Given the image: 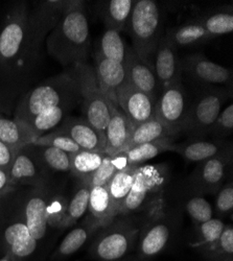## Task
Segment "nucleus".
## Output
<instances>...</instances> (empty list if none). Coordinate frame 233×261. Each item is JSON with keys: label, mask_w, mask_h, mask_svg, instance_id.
I'll list each match as a JSON object with an SVG mask.
<instances>
[{"label": "nucleus", "mask_w": 233, "mask_h": 261, "mask_svg": "<svg viewBox=\"0 0 233 261\" xmlns=\"http://www.w3.org/2000/svg\"><path fill=\"white\" fill-rule=\"evenodd\" d=\"M84 2L71 4L56 29L46 38L49 56L63 66L87 63L91 49V37Z\"/></svg>", "instance_id": "nucleus-1"}, {"label": "nucleus", "mask_w": 233, "mask_h": 261, "mask_svg": "<svg viewBox=\"0 0 233 261\" xmlns=\"http://www.w3.org/2000/svg\"><path fill=\"white\" fill-rule=\"evenodd\" d=\"M77 103H81L80 87L69 70L44 81L29 91L18 102L14 118L25 122L45 109L56 106L75 107Z\"/></svg>", "instance_id": "nucleus-2"}, {"label": "nucleus", "mask_w": 233, "mask_h": 261, "mask_svg": "<svg viewBox=\"0 0 233 261\" xmlns=\"http://www.w3.org/2000/svg\"><path fill=\"white\" fill-rule=\"evenodd\" d=\"M125 32L133 42V50L152 64L160 39L163 37V13L153 0H137Z\"/></svg>", "instance_id": "nucleus-3"}, {"label": "nucleus", "mask_w": 233, "mask_h": 261, "mask_svg": "<svg viewBox=\"0 0 233 261\" xmlns=\"http://www.w3.org/2000/svg\"><path fill=\"white\" fill-rule=\"evenodd\" d=\"M70 70L79 83L83 118L98 133L105 135L106 126L109 122L114 103L98 89L94 68L89 64H76Z\"/></svg>", "instance_id": "nucleus-4"}, {"label": "nucleus", "mask_w": 233, "mask_h": 261, "mask_svg": "<svg viewBox=\"0 0 233 261\" xmlns=\"http://www.w3.org/2000/svg\"><path fill=\"white\" fill-rule=\"evenodd\" d=\"M28 8L16 5L4 22L0 32V66L10 68L32 53L28 33Z\"/></svg>", "instance_id": "nucleus-5"}, {"label": "nucleus", "mask_w": 233, "mask_h": 261, "mask_svg": "<svg viewBox=\"0 0 233 261\" xmlns=\"http://www.w3.org/2000/svg\"><path fill=\"white\" fill-rule=\"evenodd\" d=\"M230 96L231 89L226 87L207 88L187 108L182 132L188 133L193 138L208 135L222 111L223 105Z\"/></svg>", "instance_id": "nucleus-6"}, {"label": "nucleus", "mask_w": 233, "mask_h": 261, "mask_svg": "<svg viewBox=\"0 0 233 261\" xmlns=\"http://www.w3.org/2000/svg\"><path fill=\"white\" fill-rule=\"evenodd\" d=\"M101 229L89 249L90 256L98 261H121L133 250L140 232L133 224L116 220Z\"/></svg>", "instance_id": "nucleus-7"}, {"label": "nucleus", "mask_w": 233, "mask_h": 261, "mask_svg": "<svg viewBox=\"0 0 233 261\" xmlns=\"http://www.w3.org/2000/svg\"><path fill=\"white\" fill-rule=\"evenodd\" d=\"M163 183L164 177L157 166H138L132 188L120 207L119 215L137 213L145 206H150L152 209L162 201L158 195L162 190Z\"/></svg>", "instance_id": "nucleus-8"}, {"label": "nucleus", "mask_w": 233, "mask_h": 261, "mask_svg": "<svg viewBox=\"0 0 233 261\" xmlns=\"http://www.w3.org/2000/svg\"><path fill=\"white\" fill-rule=\"evenodd\" d=\"M71 0H45L28 12V33L32 54H37L42 43L56 29L69 8Z\"/></svg>", "instance_id": "nucleus-9"}, {"label": "nucleus", "mask_w": 233, "mask_h": 261, "mask_svg": "<svg viewBox=\"0 0 233 261\" xmlns=\"http://www.w3.org/2000/svg\"><path fill=\"white\" fill-rule=\"evenodd\" d=\"M171 238V228L162 211V201L151 209L150 220L143 226L138 236L137 257L146 261L159 255Z\"/></svg>", "instance_id": "nucleus-10"}, {"label": "nucleus", "mask_w": 233, "mask_h": 261, "mask_svg": "<svg viewBox=\"0 0 233 261\" xmlns=\"http://www.w3.org/2000/svg\"><path fill=\"white\" fill-rule=\"evenodd\" d=\"M187 111V97L181 83L161 91L155 106V118L177 136L183 130Z\"/></svg>", "instance_id": "nucleus-11"}, {"label": "nucleus", "mask_w": 233, "mask_h": 261, "mask_svg": "<svg viewBox=\"0 0 233 261\" xmlns=\"http://www.w3.org/2000/svg\"><path fill=\"white\" fill-rule=\"evenodd\" d=\"M232 163V146L219 155L200 162L192 177L195 188L201 193H217L225 184Z\"/></svg>", "instance_id": "nucleus-12"}, {"label": "nucleus", "mask_w": 233, "mask_h": 261, "mask_svg": "<svg viewBox=\"0 0 233 261\" xmlns=\"http://www.w3.org/2000/svg\"><path fill=\"white\" fill-rule=\"evenodd\" d=\"M182 72L198 84L203 86L219 87L223 86L231 89L232 87V71L229 68L208 60L202 54L188 56L181 61Z\"/></svg>", "instance_id": "nucleus-13"}, {"label": "nucleus", "mask_w": 233, "mask_h": 261, "mask_svg": "<svg viewBox=\"0 0 233 261\" xmlns=\"http://www.w3.org/2000/svg\"><path fill=\"white\" fill-rule=\"evenodd\" d=\"M157 99L138 89L130 83L117 93V106L135 126L155 118Z\"/></svg>", "instance_id": "nucleus-14"}, {"label": "nucleus", "mask_w": 233, "mask_h": 261, "mask_svg": "<svg viewBox=\"0 0 233 261\" xmlns=\"http://www.w3.org/2000/svg\"><path fill=\"white\" fill-rule=\"evenodd\" d=\"M152 65L161 91L169 86L181 83V60L178 57L177 49L164 35L156 47Z\"/></svg>", "instance_id": "nucleus-15"}, {"label": "nucleus", "mask_w": 233, "mask_h": 261, "mask_svg": "<svg viewBox=\"0 0 233 261\" xmlns=\"http://www.w3.org/2000/svg\"><path fill=\"white\" fill-rule=\"evenodd\" d=\"M95 79L98 89L117 106V93L129 83L128 71L124 65L105 59L98 54L95 58ZM118 107V106H117Z\"/></svg>", "instance_id": "nucleus-16"}, {"label": "nucleus", "mask_w": 233, "mask_h": 261, "mask_svg": "<svg viewBox=\"0 0 233 261\" xmlns=\"http://www.w3.org/2000/svg\"><path fill=\"white\" fill-rule=\"evenodd\" d=\"M48 194L43 188H36L25 201L23 216L32 236L39 243L46 235L48 229Z\"/></svg>", "instance_id": "nucleus-17"}, {"label": "nucleus", "mask_w": 233, "mask_h": 261, "mask_svg": "<svg viewBox=\"0 0 233 261\" xmlns=\"http://www.w3.org/2000/svg\"><path fill=\"white\" fill-rule=\"evenodd\" d=\"M55 130L61 134L67 135L80 146L81 149L103 151L105 153V135L98 133L84 118L66 117Z\"/></svg>", "instance_id": "nucleus-18"}, {"label": "nucleus", "mask_w": 233, "mask_h": 261, "mask_svg": "<svg viewBox=\"0 0 233 261\" xmlns=\"http://www.w3.org/2000/svg\"><path fill=\"white\" fill-rule=\"evenodd\" d=\"M134 125L120 110L119 107L113 105L109 122L105 130V153L110 156L123 153L128 147Z\"/></svg>", "instance_id": "nucleus-19"}, {"label": "nucleus", "mask_w": 233, "mask_h": 261, "mask_svg": "<svg viewBox=\"0 0 233 261\" xmlns=\"http://www.w3.org/2000/svg\"><path fill=\"white\" fill-rule=\"evenodd\" d=\"M4 242L6 254L15 261H25L37 250L38 242L32 236L27 224L22 220H16L5 230Z\"/></svg>", "instance_id": "nucleus-20"}, {"label": "nucleus", "mask_w": 233, "mask_h": 261, "mask_svg": "<svg viewBox=\"0 0 233 261\" xmlns=\"http://www.w3.org/2000/svg\"><path fill=\"white\" fill-rule=\"evenodd\" d=\"M87 220L100 229L108 226L119 215L114 206L107 186H90Z\"/></svg>", "instance_id": "nucleus-21"}, {"label": "nucleus", "mask_w": 233, "mask_h": 261, "mask_svg": "<svg viewBox=\"0 0 233 261\" xmlns=\"http://www.w3.org/2000/svg\"><path fill=\"white\" fill-rule=\"evenodd\" d=\"M126 71H128L129 83L132 86L157 99V91L160 89L153 65L139 58L133 48L131 49L128 63H126Z\"/></svg>", "instance_id": "nucleus-22"}, {"label": "nucleus", "mask_w": 233, "mask_h": 261, "mask_svg": "<svg viewBox=\"0 0 233 261\" xmlns=\"http://www.w3.org/2000/svg\"><path fill=\"white\" fill-rule=\"evenodd\" d=\"M230 146H232L230 143L222 139L204 140L201 138H193L184 143H175L173 151H176L187 162L200 163L219 155Z\"/></svg>", "instance_id": "nucleus-23"}, {"label": "nucleus", "mask_w": 233, "mask_h": 261, "mask_svg": "<svg viewBox=\"0 0 233 261\" xmlns=\"http://www.w3.org/2000/svg\"><path fill=\"white\" fill-rule=\"evenodd\" d=\"M9 172L15 187L20 184L34 185L36 187L43 185V172L35 159L28 153L27 147L17 151Z\"/></svg>", "instance_id": "nucleus-24"}, {"label": "nucleus", "mask_w": 233, "mask_h": 261, "mask_svg": "<svg viewBox=\"0 0 233 261\" xmlns=\"http://www.w3.org/2000/svg\"><path fill=\"white\" fill-rule=\"evenodd\" d=\"M37 138L31 128L19 119H10L0 114V141L19 151L30 146Z\"/></svg>", "instance_id": "nucleus-25"}, {"label": "nucleus", "mask_w": 233, "mask_h": 261, "mask_svg": "<svg viewBox=\"0 0 233 261\" xmlns=\"http://www.w3.org/2000/svg\"><path fill=\"white\" fill-rule=\"evenodd\" d=\"M101 4L102 9L100 15L106 28L112 29L118 33L125 32L136 2L134 0H110V2Z\"/></svg>", "instance_id": "nucleus-26"}, {"label": "nucleus", "mask_w": 233, "mask_h": 261, "mask_svg": "<svg viewBox=\"0 0 233 261\" xmlns=\"http://www.w3.org/2000/svg\"><path fill=\"white\" fill-rule=\"evenodd\" d=\"M164 36L176 49L179 47L195 46L210 39L204 28L197 20L168 30Z\"/></svg>", "instance_id": "nucleus-27"}, {"label": "nucleus", "mask_w": 233, "mask_h": 261, "mask_svg": "<svg viewBox=\"0 0 233 261\" xmlns=\"http://www.w3.org/2000/svg\"><path fill=\"white\" fill-rule=\"evenodd\" d=\"M71 106H56L45 109L24 123L31 128L36 137L42 136L56 129L61 122L65 119V115L71 110Z\"/></svg>", "instance_id": "nucleus-28"}, {"label": "nucleus", "mask_w": 233, "mask_h": 261, "mask_svg": "<svg viewBox=\"0 0 233 261\" xmlns=\"http://www.w3.org/2000/svg\"><path fill=\"white\" fill-rule=\"evenodd\" d=\"M100 228L87 220L84 222L83 225L72 229L63 239L57 251L55 252V257L57 259L68 257L75 252H77L85 244L87 243L88 239Z\"/></svg>", "instance_id": "nucleus-29"}, {"label": "nucleus", "mask_w": 233, "mask_h": 261, "mask_svg": "<svg viewBox=\"0 0 233 261\" xmlns=\"http://www.w3.org/2000/svg\"><path fill=\"white\" fill-rule=\"evenodd\" d=\"M174 139H161L153 142H147L126 148L123 154L129 165L140 166L142 163L149 161L164 151L174 150Z\"/></svg>", "instance_id": "nucleus-30"}, {"label": "nucleus", "mask_w": 233, "mask_h": 261, "mask_svg": "<svg viewBox=\"0 0 233 261\" xmlns=\"http://www.w3.org/2000/svg\"><path fill=\"white\" fill-rule=\"evenodd\" d=\"M131 49L125 45L120 33L106 28L99 42V56L126 66Z\"/></svg>", "instance_id": "nucleus-31"}, {"label": "nucleus", "mask_w": 233, "mask_h": 261, "mask_svg": "<svg viewBox=\"0 0 233 261\" xmlns=\"http://www.w3.org/2000/svg\"><path fill=\"white\" fill-rule=\"evenodd\" d=\"M90 195V182L81 181L80 186L75 190L70 201L67 203L64 219L59 229H66L74 224L87 213Z\"/></svg>", "instance_id": "nucleus-32"}, {"label": "nucleus", "mask_w": 233, "mask_h": 261, "mask_svg": "<svg viewBox=\"0 0 233 261\" xmlns=\"http://www.w3.org/2000/svg\"><path fill=\"white\" fill-rule=\"evenodd\" d=\"M106 153L81 149L70 155V172L81 181H90L95 170L101 164Z\"/></svg>", "instance_id": "nucleus-33"}, {"label": "nucleus", "mask_w": 233, "mask_h": 261, "mask_svg": "<svg viewBox=\"0 0 233 261\" xmlns=\"http://www.w3.org/2000/svg\"><path fill=\"white\" fill-rule=\"evenodd\" d=\"M137 167L138 166L128 165L119 169L107 184L110 197L114 206L118 210V213L123 201L128 197L132 188Z\"/></svg>", "instance_id": "nucleus-34"}, {"label": "nucleus", "mask_w": 233, "mask_h": 261, "mask_svg": "<svg viewBox=\"0 0 233 261\" xmlns=\"http://www.w3.org/2000/svg\"><path fill=\"white\" fill-rule=\"evenodd\" d=\"M175 137L176 136L165 125L156 118H153L134 127L130 143L126 148L161 139H174Z\"/></svg>", "instance_id": "nucleus-35"}, {"label": "nucleus", "mask_w": 233, "mask_h": 261, "mask_svg": "<svg viewBox=\"0 0 233 261\" xmlns=\"http://www.w3.org/2000/svg\"><path fill=\"white\" fill-rule=\"evenodd\" d=\"M197 21L204 28L210 39L230 34L233 31V13L231 8L220 9Z\"/></svg>", "instance_id": "nucleus-36"}, {"label": "nucleus", "mask_w": 233, "mask_h": 261, "mask_svg": "<svg viewBox=\"0 0 233 261\" xmlns=\"http://www.w3.org/2000/svg\"><path fill=\"white\" fill-rule=\"evenodd\" d=\"M128 165L129 163L126 161L123 153L114 156L106 154L101 161V164L95 170L89 181L90 186H107V184L115 173L119 169Z\"/></svg>", "instance_id": "nucleus-37"}, {"label": "nucleus", "mask_w": 233, "mask_h": 261, "mask_svg": "<svg viewBox=\"0 0 233 261\" xmlns=\"http://www.w3.org/2000/svg\"><path fill=\"white\" fill-rule=\"evenodd\" d=\"M224 228H225V224L221 220L214 219V217L203 224L198 225L197 226L198 239H197V243L195 244V247H198L206 252L218 241Z\"/></svg>", "instance_id": "nucleus-38"}, {"label": "nucleus", "mask_w": 233, "mask_h": 261, "mask_svg": "<svg viewBox=\"0 0 233 261\" xmlns=\"http://www.w3.org/2000/svg\"><path fill=\"white\" fill-rule=\"evenodd\" d=\"M32 146H49L55 147L60 150L65 151V153L72 155L81 150L80 146L67 135L61 134L57 130H51L49 133H46L42 136L35 138L31 144Z\"/></svg>", "instance_id": "nucleus-39"}, {"label": "nucleus", "mask_w": 233, "mask_h": 261, "mask_svg": "<svg viewBox=\"0 0 233 261\" xmlns=\"http://www.w3.org/2000/svg\"><path fill=\"white\" fill-rule=\"evenodd\" d=\"M32 146V145H31ZM39 148V157L49 169L59 172L70 171V155L65 151L49 146H35Z\"/></svg>", "instance_id": "nucleus-40"}, {"label": "nucleus", "mask_w": 233, "mask_h": 261, "mask_svg": "<svg viewBox=\"0 0 233 261\" xmlns=\"http://www.w3.org/2000/svg\"><path fill=\"white\" fill-rule=\"evenodd\" d=\"M206 253L219 261L233 260V227L225 225V228L215 245Z\"/></svg>", "instance_id": "nucleus-41"}, {"label": "nucleus", "mask_w": 233, "mask_h": 261, "mask_svg": "<svg viewBox=\"0 0 233 261\" xmlns=\"http://www.w3.org/2000/svg\"><path fill=\"white\" fill-rule=\"evenodd\" d=\"M186 212L190 219L198 226L214 217V210L210 203L203 197H193L185 205Z\"/></svg>", "instance_id": "nucleus-42"}, {"label": "nucleus", "mask_w": 233, "mask_h": 261, "mask_svg": "<svg viewBox=\"0 0 233 261\" xmlns=\"http://www.w3.org/2000/svg\"><path fill=\"white\" fill-rule=\"evenodd\" d=\"M233 130V105L229 103L221 111L216 122L210 129V135L221 139L230 135Z\"/></svg>", "instance_id": "nucleus-43"}, {"label": "nucleus", "mask_w": 233, "mask_h": 261, "mask_svg": "<svg viewBox=\"0 0 233 261\" xmlns=\"http://www.w3.org/2000/svg\"><path fill=\"white\" fill-rule=\"evenodd\" d=\"M233 210V184L232 181L225 183L217 192L216 211L219 215L232 214Z\"/></svg>", "instance_id": "nucleus-44"}, {"label": "nucleus", "mask_w": 233, "mask_h": 261, "mask_svg": "<svg viewBox=\"0 0 233 261\" xmlns=\"http://www.w3.org/2000/svg\"><path fill=\"white\" fill-rule=\"evenodd\" d=\"M67 202L63 197H56L48 201L47 215H48V227L56 229L60 228V225L64 219Z\"/></svg>", "instance_id": "nucleus-45"}, {"label": "nucleus", "mask_w": 233, "mask_h": 261, "mask_svg": "<svg viewBox=\"0 0 233 261\" xmlns=\"http://www.w3.org/2000/svg\"><path fill=\"white\" fill-rule=\"evenodd\" d=\"M17 151L0 141V168L9 170Z\"/></svg>", "instance_id": "nucleus-46"}, {"label": "nucleus", "mask_w": 233, "mask_h": 261, "mask_svg": "<svg viewBox=\"0 0 233 261\" xmlns=\"http://www.w3.org/2000/svg\"><path fill=\"white\" fill-rule=\"evenodd\" d=\"M16 187L12 183L9 170L0 168V197H4V195L10 193Z\"/></svg>", "instance_id": "nucleus-47"}, {"label": "nucleus", "mask_w": 233, "mask_h": 261, "mask_svg": "<svg viewBox=\"0 0 233 261\" xmlns=\"http://www.w3.org/2000/svg\"><path fill=\"white\" fill-rule=\"evenodd\" d=\"M0 261H15V260L10 255L6 254L3 258H0Z\"/></svg>", "instance_id": "nucleus-48"}, {"label": "nucleus", "mask_w": 233, "mask_h": 261, "mask_svg": "<svg viewBox=\"0 0 233 261\" xmlns=\"http://www.w3.org/2000/svg\"><path fill=\"white\" fill-rule=\"evenodd\" d=\"M126 261H144V260H142V259H140L139 257H134V258H131V259H129V260H126Z\"/></svg>", "instance_id": "nucleus-49"}, {"label": "nucleus", "mask_w": 233, "mask_h": 261, "mask_svg": "<svg viewBox=\"0 0 233 261\" xmlns=\"http://www.w3.org/2000/svg\"><path fill=\"white\" fill-rule=\"evenodd\" d=\"M225 261H233V260H225Z\"/></svg>", "instance_id": "nucleus-50"}]
</instances>
